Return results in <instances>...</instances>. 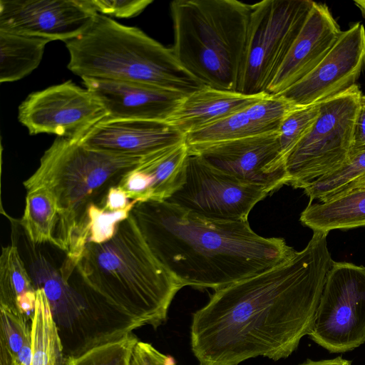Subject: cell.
Listing matches in <instances>:
<instances>
[{"mask_svg": "<svg viewBox=\"0 0 365 365\" xmlns=\"http://www.w3.org/2000/svg\"><path fill=\"white\" fill-rule=\"evenodd\" d=\"M327 233L314 232L289 259L215 290L192 314V351L199 365H238L257 356H289L310 334L334 264Z\"/></svg>", "mask_w": 365, "mask_h": 365, "instance_id": "6da1fadb", "label": "cell"}, {"mask_svg": "<svg viewBox=\"0 0 365 365\" xmlns=\"http://www.w3.org/2000/svg\"><path fill=\"white\" fill-rule=\"evenodd\" d=\"M131 213L155 255L182 287L217 290L297 252L283 238L257 235L248 220L210 219L167 201L137 202Z\"/></svg>", "mask_w": 365, "mask_h": 365, "instance_id": "7a4b0ae2", "label": "cell"}, {"mask_svg": "<svg viewBox=\"0 0 365 365\" xmlns=\"http://www.w3.org/2000/svg\"><path fill=\"white\" fill-rule=\"evenodd\" d=\"M73 264L85 287L133 329L163 324L182 288L155 255L132 213L110 240L87 243Z\"/></svg>", "mask_w": 365, "mask_h": 365, "instance_id": "3957f363", "label": "cell"}, {"mask_svg": "<svg viewBox=\"0 0 365 365\" xmlns=\"http://www.w3.org/2000/svg\"><path fill=\"white\" fill-rule=\"evenodd\" d=\"M75 75L152 85L188 95L202 86L167 48L137 27L97 14L78 37L65 42Z\"/></svg>", "mask_w": 365, "mask_h": 365, "instance_id": "277c9868", "label": "cell"}, {"mask_svg": "<svg viewBox=\"0 0 365 365\" xmlns=\"http://www.w3.org/2000/svg\"><path fill=\"white\" fill-rule=\"evenodd\" d=\"M180 63L204 86L237 92L251 13L237 0H175L170 4Z\"/></svg>", "mask_w": 365, "mask_h": 365, "instance_id": "5b68a950", "label": "cell"}, {"mask_svg": "<svg viewBox=\"0 0 365 365\" xmlns=\"http://www.w3.org/2000/svg\"><path fill=\"white\" fill-rule=\"evenodd\" d=\"M145 158L93 150L64 138L54 140L36 170L23 184L26 190L45 187L56 197L59 207L56 233L58 249L67 252L85 223L88 207L103 206L109 188Z\"/></svg>", "mask_w": 365, "mask_h": 365, "instance_id": "8992f818", "label": "cell"}, {"mask_svg": "<svg viewBox=\"0 0 365 365\" xmlns=\"http://www.w3.org/2000/svg\"><path fill=\"white\" fill-rule=\"evenodd\" d=\"M362 95L355 85L319 103V115L285 158L287 185L304 188L349 158Z\"/></svg>", "mask_w": 365, "mask_h": 365, "instance_id": "52a82bcc", "label": "cell"}, {"mask_svg": "<svg viewBox=\"0 0 365 365\" xmlns=\"http://www.w3.org/2000/svg\"><path fill=\"white\" fill-rule=\"evenodd\" d=\"M314 1L263 0L250 4L245 59L237 92L267 93Z\"/></svg>", "mask_w": 365, "mask_h": 365, "instance_id": "ba28073f", "label": "cell"}, {"mask_svg": "<svg viewBox=\"0 0 365 365\" xmlns=\"http://www.w3.org/2000/svg\"><path fill=\"white\" fill-rule=\"evenodd\" d=\"M331 353L365 343V267L334 262L329 269L309 334Z\"/></svg>", "mask_w": 365, "mask_h": 365, "instance_id": "9c48e42d", "label": "cell"}, {"mask_svg": "<svg viewBox=\"0 0 365 365\" xmlns=\"http://www.w3.org/2000/svg\"><path fill=\"white\" fill-rule=\"evenodd\" d=\"M269 192L240 182L189 153L180 187L165 201L219 220H248L254 206Z\"/></svg>", "mask_w": 365, "mask_h": 365, "instance_id": "30bf717a", "label": "cell"}, {"mask_svg": "<svg viewBox=\"0 0 365 365\" xmlns=\"http://www.w3.org/2000/svg\"><path fill=\"white\" fill-rule=\"evenodd\" d=\"M107 117L95 96L71 81L31 93L18 110L19 122L31 135L54 134L75 141Z\"/></svg>", "mask_w": 365, "mask_h": 365, "instance_id": "8fae6325", "label": "cell"}, {"mask_svg": "<svg viewBox=\"0 0 365 365\" xmlns=\"http://www.w3.org/2000/svg\"><path fill=\"white\" fill-rule=\"evenodd\" d=\"M188 150L217 170L242 182L262 187L269 194L287 185L277 132L188 146Z\"/></svg>", "mask_w": 365, "mask_h": 365, "instance_id": "7c38bea8", "label": "cell"}, {"mask_svg": "<svg viewBox=\"0 0 365 365\" xmlns=\"http://www.w3.org/2000/svg\"><path fill=\"white\" fill-rule=\"evenodd\" d=\"M365 68V28L342 31L322 61L305 77L277 95L294 107L319 104L356 85Z\"/></svg>", "mask_w": 365, "mask_h": 365, "instance_id": "4fadbf2b", "label": "cell"}, {"mask_svg": "<svg viewBox=\"0 0 365 365\" xmlns=\"http://www.w3.org/2000/svg\"><path fill=\"white\" fill-rule=\"evenodd\" d=\"M96 15L85 0H0V31L66 42Z\"/></svg>", "mask_w": 365, "mask_h": 365, "instance_id": "5bb4252c", "label": "cell"}, {"mask_svg": "<svg viewBox=\"0 0 365 365\" xmlns=\"http://www.w3.org/2000/svg\"><path fill=\"white\" fill-rule=\"evenodd\" d=\"M82 80L106 110V118L110 119L168 123L186 96L140 83L93 78Z\"/></svg>", "mask_w": 365, "mask_h": 365, "instance_id": "9a60e30c", "label": "cell"}, {"mask_svg": "<svg viewBox=\"0 0 365 365\" xmlns=\"http://www.w3.org/2000/svg\"><path fill=\"white\" fill-rule=\"evenodd\" d=\"M184 140L185 135L166 122L106 118L79 142L108 153L145 158Z\"/></svg>", "mask_w": 365, "mask_h": 365, "instance_id": "2e32d148", "label": "cell"}, {"mask_svg": "<svg viewBox=\"0 0 365 365\" xmlns=\"http://www.w3.org/2000/svg\"><path fill=\"white\" fill-rule=\"evenodd\" d=\"M341 32L327 6L314 2L266 93L277 96L305 77L326 56Z\"/></svg>", "mask_w": 365, "mask_h": 365, "instance_id": "e0dca14e", "label": "cell"}, {"mask_svg": "<svg viewBox=\"0 0 365 365\" xmlns=\"http://www.w3.org/2000/svg\"><path fill=\"white\" fill-rule=\"evenodd\" d=\"M188 155L185 140L162 150L123 175L117 187L136 202L165 201L183 182Z\"/></svg>", "mask_w": 365, "mask_h": 365, "instance_id": "ac0fdd59", "label": "cell"}, {"mask_svg": "<svg viewBox=\"0 0 365 365\" xmlns=\"http://www.w3.org/2000/svg\"><path fill=\"white\" fill-rule=\"evenodd\" d=\"M293 108L282 98L268 94L215 123L186 135L185 141L192 146L277 132L282 120Z\"/></svg>", "mask_w": 365, "mask_h": 365, "instance_id": "d6986e66", "label": "cell"}, {"mask_svg": "<svg viewBox=\"0 0 365 365\" xmlns=\"http://www.w3.org/2000/svg\"><path fill=\"white\" fill-rule=\"evenodd\" d=\"M267 95L250 96L202 86L183 98L168 123L185 136L224 119Z\"/></svg>", "mask_w": 365, "mask_h": 365, "instance_id": "ffe728a7", "label": "cell"}, {"mask_svg": "<svg viewBox=\"0 0 365 365\" xmlns=\"http://www.w3.org/2000/svg\"><path fill=\"white\" fill-rule=\"evenodd\" d=\"M301 222L314 232L365 227V187L337 194L318 203H309L301 213Z\"/></svg>", "mask_w": 365, "mask_h": 365, "instance_id": "44dd1931", "label": "cell"}, {"mask_svg": "<svg viewBox=\"0 0 365 365\" xmlns=\"http://www.w3.org/2000/svg\"><path fill=\"white\" fill-rule=\"evenodd\" d=\"M37 289L17 246L2 247L0 257V306L19 312L30 320L34 314Z\"/></svg>", "mask_w": 365, "mask_h": 365, "instance_id": "7402d4cb", "label": "cell"}, {"mask_svg": "<svg viewBox=\"0 0 365 365\" xmlns=\"http://www.w3.org/2000/svg\"><path fill=\"white\" fill-rule=\"evenodd\" d=\"M51 41L39 37L0 31V82L19 81L40 64Z\"/></svg>", "mask_w": 365, "mask_h": 365, "instance_id": "603a6c76", "label": "cell"}, {"mask_svg": "<svg viewBox=\"0 0 365 365\" xmlns=\"http://www.w3.org/2000/svg\"><path fill=\"white\" fill-rule=\"evenodd\" d=\"M37 289L31 320V365H63V348L51 304L44 290Z\"/></svg>", "mask_w": 365, "mask_h": 365, "instance_id": "cb8c5ba5", "label": "cell"}, {"mask_svg": "<svg viewBox=\"0 0 365 365\" xmlns=\"http://www.w3.org/2000/svg\"><path fill=\"white\" fill-rule=\"evenodd\" d=\"M58 217L57 200L48 189L40 186L27 190L21 224L30 242L49 243L57 247Z\"/></svg>", "mask_w": 365, "mask_h": 365, "instance_id": "d4e9b609", "label": "cell"}, {"mask_svg": "<svg viewBox=\"0 0 365 365\" xmlns=\"http://www.w3.org/2000/svg\"><path fill=\"white\" fill-rule=\"evenodd\" d=\"M135 204L117 211L91 204L87 210L81 234L73 249L66 255L67 258L76 262L87 243L101 244L110 240L115 235L118 225L130 215Z\"/></svg>", "mask_w": 365, "mask_h": 365, "instance_id": "484cf974", "label": "cell"}, {"mask_svg": "<svg viewBox=\"0 0 365 365\" xmlns=\"http://www.w3.org/2000/svg\"><path fill=\"white\" fill-rule=\"evenodd\" d=\"M139 340L131 331L95 344L65 359V365H128Z\"/></svg>", "mask_w": 365, "mask_h": 365, "instance_id": "4316f807", "label": "cell"}, {"mask_svg": "<svg viewBox=\"0 0 365 365\" xmlns=\"http://www.w3.org/2000/svg\"><path fill=\"white\" fill-rule=\"evenodd\" d=\"M31 340V320L13 309L0 306V365H17L19 352Z\"/></svg>", "mask_w": 365, "mask_h": 365, "instance_id": "83f0119b", "label": "cell"}, {"mask_svg": "<svg viewBox=\"0 0 365 365\" xmlns=\"http://www.w3.org/2000/svg\"><path fill=\"white\" fill-rule=\"evenodd\" d=\"M364 175L365 150L350 156L337 169L308 185L304 190L309 203L316 200L324 202Z\"/></svg>", "mask_w": 365, "mask_h": 365, "instance_id": "f1b7e54d", "label": "cell"}, {"mask_svg": "<svg viewBox=\"0 0 365 365\" xmlns=\"http://www.w3.org/2000/svg\"><path fill=\"white\" fill-rule=\"evenodd\" d=\"M319 103L294 107L283 118L278 129V141L284 158L312 126L319 115Z\"/></svg>", "mask_w": 365, "mask_h": 365, "instance_id": "f546056e", "label": "cell"}, {"mask_svg": "<svg viewBox=\"0 0 365 365\" xmlns=\"http://www.w3.org/2000/svg\"><path fill=\"white\" fill-rule=\"evenodd\" d=\"M97 14L128 19L138 16L153 3L152 0H85Z\"/></svg>", "mask_w": 365, "mask_h": 365, "instance_id": "4dcf8cb0", "label": "cell"}, {"mask_svg": "<svg viewBox=\"0 0 365 365\" xmlns=\"http://www.w3.org/2000/svg\"><path fill=\"white\" fill-rule=\"evenodd\" d=\"M172 360L152 344L138 341L133 347L128 365H170Z\"/></svg>", "mask_w": 365, "mask_h": 365, "instance_id": "1f68e13d", "label": "cell"}, {"mask_svg": "<svg viewBox=\"0 0 365 365\" xmlns=\"http://www.w3.org/2000/svg\"><path fill=\"white\" fill-rule=\"evenodd\" d=\"M135 203V201L128 198L123 190L115 185L109 188L103 207L110 211H117L124 210Z\"/></svg>", "mask_w": 365, "mask_h": 365, "instance_id": "d6a6232c", "label": "cell"}, {"mask_svg": "<svg viewBox=\"0 0 365 365\" xmlns=\"http://www.w3.org/2000/svg\"><path fill=\"white\" fill-rule=\"evenodd\" d=\"M364 150H365V106L361 103L355 121L349 157Z\"/></svg>", "mask_w": 365, "mask_h": 365, "instance_id": "836d02e7", "label": "cell"}, {"mask_svg": "<svg viewBox=\"0 0 365 365\" xmlns=\"http://www.w3.org/2000/svg\"><path fill=\"white\" fill-rule=\"evenodd\" d=\"M299 365H351V361L343 359L341 356L331 359H324L319 361L307 360Z\"/></svg>", "mask_w": 365, "mask_h": 365, "instance_id": "e575fe53", "label": "cell"}, {"mask_svg": "<svg viewBox=\"0 0 365 365\" xmlns=\"http://www.w3.org/2000/svg\"><path fill=\"white\" fill-rule=\"evenodd\" d=\"M364 187H365V175H363L362 177L358 178L355 181L352 182L351 183L349 184L348 185H346L344 189H342L337 194L348 192V191H350L354 189L364 188Z\"/></svg>", "mask_w": 365, "mask_h": 365, "instance_id": "d590c367", "label": "cell"}, {"mask_svg": "<svg viewBox=\"0 0 365 365\" xmlns=\"http://www.w3.org/2000/svg\"><path fill=\"white\" fill-rule=\"evenodd\" d=\"M354 3L361 9V10L365 11V0L355 1Z\"/></svg>", "mask_w": 365, "mask_h": 365, "instance_id": "8d00e7d4", "label": "cell"}, {"mask_svg": "<svg viewBox=\"0 0 365 365\" xmlns=\"http://www.w3.org/2000/svg\"><path fill=\"white\" fill-rule=\"evenodd\" d=\"M362 103L365 106V95L364 96H362Z\"/></svg>", "mask_w": 365, "mask_h": 365, "instance_id": "74e56055", "label": "cell"}, {"mask_svg": "<svg viewBox=\"0 0 365 365\" xmlns=\"http://www.w3.org/2000/svg\"><path fill=\"white\" fill-rule=\"evenodd\" d=\"M170 365H175V361L172 360L171 362L170 363Z\"/></svg>", "mask_w": 365, "mask_h": 365, "instance_id": "f35d334b", "label": "cell"}, {"mask_svg": "<svg viewBox=\"0 0 365 365\" xmlns=\"http://www.w3.org/2000/svg\"><path fill=\"white\" fill-rule=\"evenodd\" d=\"M363 12H364V14H365V11H363Z\"/></svg>", "mask_w": 365, "mask_h": 365, "instance_id": "ab89813d", "label": "cell"}]
</instances>
